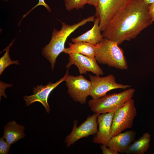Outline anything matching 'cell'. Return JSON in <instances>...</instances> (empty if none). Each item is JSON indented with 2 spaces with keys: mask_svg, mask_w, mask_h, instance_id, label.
Wrapping results in <instances>:
<instances>
[{
  "mask_svg": "<svg viewBox=\"0 0 154 154\" xmlns=\"http://www.w3.org/2000/svg\"><path fill=\"white\" fill-rule=\"evenodd\" d=\"M149 5L143 0H131L109 22L102 32L104 38L119 45L135 38L153 23L149 13Z\"/></svg>",
  "mask_w": 154,
  "mask_h": 154,
  "instance_id": "obj_1",
  "label": "cell"
},
{
  "mask_svg": "<svg viewBox=\"0 0 154 154\" xmlns=\"http://www.w3.org/2000/svg\"><path fill=\"white\" fill-rule=\"evenodd\" d=\"M95 19L94 16H92L71 25L61 22L62 27L60 30L54 29L50 42L42 50V54L50 62L52 70L54 68L57 57L63 52L68 37L79 27L88 22H94Z\"/></svg>",
  "mask_w": 154,
  "mask_h": 154,
  "instance_id": "obj_2",
  "label": "cell"
},
{
  "mask_svg": "<svg viewBox=\"0 0 154 154\" xmlns=\"http://www.w3.org/2000/svg\"><path fill=\"white\" fill-rule=\"evenodd\" d=\"M117 43L104 38L95 45V58L99 64L121 70L128 68L123 49Z\"/></svg>",
  "mask_w": 154,
  "mask_h": 154,
  "instance_id": "obj_3",
  "label": "cell"
},
{
  "mask_svg": "<svg viewBox=\"0 0 154 154\" xmlns=\"http://www.w3.org/2000/svg\"><path fill=\"white\" fill-rule=\"evenodd\" d=\"M135 92L133 88H128L119 93L106 95L97 99H92L88 102L91 110L98 114L115 112L132 99Z\"/></svg>",
  "mask_w": 154,
  "mask_h": 154,
  "instance_id": "obj_4",
  "label": "cell"
},
{
  "mask_svg": "<svg viewBox=\"0 0 154 154\" xmlns=\"http://www.w3.org/2000/svg\"><path fill=\"white\" fill-rule=\"evenodd\" d=\"M137 114L134 101L132 99L116 111L113 117L111 128L112 137L126 129L131 128Z\"/></svg>",
  "mask_w": 154,
  "mask_h": 154,
  "instance_id": "obj_5",
  "label": "cell"
},
{
  "mask_svg": "<svg viewBox=\"0 0 154 154\" xmlns=\"http://www.w3.org/2000/svg\"><path fill=\"white\" fill-rule=\"evenodd\" d=\"M91 82L90 95L92 99L100 98L106 95L111 90L121 89L124 90L130 87V85L118 83L114 76L110 74L105 77L89 74Z\"/></svg>",
  "mask_w": 154,
  "mask_h": 154,
  "instance_id": "obj_6",
  "label": "cell"
},
{
  "mask_svg": "<svg viewBox=\"0 0 154 154\" xmlns=\"http://www.w3.org/2000/svg\"><path fill=\"white\" fill-rule=\"evenodd\" d=\"M131 0H98L95 16L100 19L101 32L114 16Z\"/></svg>",
  "mask_w": 154,
  "mask_h": 154,
  "instance_id": "obj_7",
  "label": "cell"
},
{
  "mask_svg": "<svg viewBox=\"0 0 154 154\" xmlns=\"http://www.w3.org/2000/svg\"><path fill=\"white\" fill-rule=\"evenodd\" d=\"M98 115L94 113L93 115L88 116L86 120L78 127L77 121L75 120L74 121L72 130L65 139V143L67 147L73 145L81 138L96 134L98 130Z\"/></svg>",
  "mask_w": 154,
  "mask_h": 154,
  "instance_id": "obj_8",
  "label": "cell"
},
{
  "mask_svg": "<svg viewBox=\"0 0 154 154\" xmlns=\"http://www.w3.org/2000/svg\"><path fill=\"white\" fill-rule=\"evenodd\" d=\"M68 92L75 101L81 104L86 102L90 95L91 82L82 75L74 76L68 75L66 81Z\"/></svg>",
  "mask_w": 154,
  "mask_h": 154,
  "instance_id": "obj_9",
  "label": "cell"
},
{
  "mask_svg": "<svg viewBox=\"0 0 154 154\" xmlns=\"http://www.w3.org/2000/svg\"><path fill=\"white\" fill-rule=\"evenodd\" d=\"M69 75L67 70L64 76L59 80L54 83L49 82L45 85L37 86L33 88V94L24 96V100L26 102L27 106L36 102L41 103L44 107L46 112L49 113L50 108L48 102V96L52 91L61 83L65 81Z\"/></svg>",
  "mask_w": 154,
  "mask_h": 154,
  "instance_id": "obj_10",
  "label": "cell"
},
{
  "mask_svg": "<svg viewBox=\"0 0 154 154\" xmlns=\"http://www.w3.org/2000/svg\"><path fill=\"white\" fill-rule=\"evenodd\" d=\"M69 62L66 67L69 69L72 65L78 68L80 74H86L90 72L97 76L102 75L104 72L98 65L95 58L92 57L77 53L68 54Z\"/></svg>",
  "mask_w": 154,
  "mask_h": 154,
  "instance_id": "obj_11",
  "label": "cell"
},
{
  "mask_svg": "<svg viewBox=\"0 0 154 154\" xmlns=\"http://www.w3.org/2000/svg\"><path fill=\"white\" fill-rule=\"evenodd\" d=\"M115 112H111L98 115V128L93 142L97 144L106 145L112 138L111 130Z\"/></svg>",
  "mask_w": 154,
  "mask_h": 154,
  "instance_id": "obj_12",
  "label": "cell"
},
{
  "mask_svg": "<svg viewBox=\"0 0 154 154\" xmlns=\"http://www.w3.org/2000/svg\"><path fill=\"white\" fill-rule=\"evenodd\" d=\"M136 134L135 131L131 129L121 133L112 137L106 145L117 153H125L134 140Z\"/></svg>",
  "mask_w": 154,
  "mask_h": 154,
  "instance_id": "obj_13",
  "label": "cell"
},
{
  "mask_svg": "<svg viewBox=\"0 0 154 154\" xmlns=\"http://www.w3.org/2000/svg\"><path fill=\"white\" fill-rule=\"evenodd\" d=\"M100 22L99 18L96 17L92 28L82 35L72 38V42L73 43L86 42L95 45L100 43L104 37L101 33Z\"/></svg>",
  "mask_w": 154,
  "mask_h": 154,
  "instance_id": "obj_14",
  "label": "cell"
},
{
  "mask_svg": "<svg viewBox=\"0 0 154 154\" xmlns=\"http://www.w3.org/2000/svg\"><path fill=\"white\" fill-rule=\"evenodd\" d=\"M24 126L13 121L8 122L4 127L3 137L11 145L19 140L24 138Z\"/></svg>",
  "mask_w": 154,
  "mask_h": 154,
  "instance_id": "obj_15",
  "label": "cell"
},
{
  "mask_svg": "<svg viewBox=\"0 0 154 154\" xmlns=\"http://www.w3.org/2000/svg\"><path fill=\"white\" fill-rule=\"evenodd\" d=\"M69 47L65 48L63 52L69 54L77 53L92 57H95V45L88 42H81L68 43Z\"/></svg>",
  "mask_w": 154,
  "mask_h": 154,
  "instance_id": "obj_16",
  "label": "cell"
},
{
  "mask_svg": "<svg viewBox=\"0 0 154 154\" xmlns=\"http://www.w3.org/2000/svg\"><path fill=\"white\" fill-rule=\"evenodd\" d=\"M151 141L150 135L148 132L144 133L138 140L134 141L129 146L126 154H144L148 150Z\"/></svg>",
  "mask_w": 154,
  "mask_h": 154,
  "instance_id": "obj_17",
  "label": "cell"
},
{
  "mask_svg": "<svg viewBox=\"0 0 154 154\" xmlns=\"http://www.w3.org/2000/svg\"><path fill=\"white\" fill-rule=\"evenodd\" d=\"M12 42L6 48L5 52L0 58V75H1L4 70L8 66L12 64L18 65L19 64L17 60H11L9 55V48L12 45Z\"/></svg>",
  "mask_w": 154,
  "mask_h": 154,
  "instance_id": "obj_18",
  "label": "cell"
},
{
  "mask_svg": "<svg viewBox=\"0 0 154 154\" xmlns=\"http://www.w3.org/2000/svg\"><path fill=\"white\" fill-rule=\"evenodd\" d=\"M88 0H64L66 9L71 11L74 9H82L88 3Z\"/></svg>",
  "mask_w": 154,
  "mask_h": 154,
  "instance_id": "obj_19",
  "label": "cell"
},
{
  "mask_svg": "<svg viewBox=\"0 0 154 154\" xmlns=\"http://www.w3.org/2000/svg\"><path fill=\"white\" fill-rule=\"evenodd\" d=\"M11 145L7 142L3 137L0 138V154L9 153Z\"/></svg>",
  "mask_w": 154,
  "mask_h": 154,
  "instance_id": "obj_20",
  "label": "cell"
},
{
  "mask_svg": "<svg viewBox=\"0 0 154 154\" xmlns=\"http://www.w3.org/2000/svg\"><path fill=\"white\" fill-rule=\"evenodd\" d=\"M40 5H42L44 6L46 8V9L48 10V11L50 12L51 11V9L49 6L45 3L44 0H38V3L35 6H34L31 9V10L29 11L26 14L24 15H23V17L22 19L25 17H26L27 15H28V14L33 9L36 8L37 7Z\"/></svg>",
  "mask_w": 154,
  "mask_h": 154,
  "instance_id": "obj_21",
  "label": "cell"
},
{
  "mask_svg": "<svg viewBox=\"0 0 154 154\" xmlns=\"http://www.w3.org/2000/svg\"><path fill=\"white\" fill-rule=\"evenodd\" d=\"M100 148L103 154H119V153L115 151L108 147L106 145L102 144Z\"/></svg>",
  "mask_w": 154,
  "mask_h": 154,
  "instance_id": "obj_22",
  "label": "cell"
},
{
  "mask_svg": "<svg viewBox=\"0 0 154 154\" xmlns=\"http://www.w3.org/2000/svg\"><path fill=\"white\" fill-rule=\"evenodd\" d=\"M149 13L153 22H154V3L149 5Z\"/></svg>",
  "mask_w": 154,
  "mask_h": 154,
  "instance_id": "obj_23",
  "label": "cell"
},
{
  "mask_svg": "<svg viewBox=\"0 0 154 154\" xmlns=\"http://www.w3.org/2000/svg\"><path fill=\"white\" fill-rule=\"evenodd\" d=\"M98 0H88L87 4L93 5L96 8L98 5Z\"/></svg>",
  "mask_w": 154,
  "mask_h": 154,
  "instance_id": "obj_24",
  "label": "cell"
},
{
  "mask_svg": "<svg viewBox=\"0 0 154 154\" xmlns=\"http://www.w3.org/2000/svg\"><path fill=\"white\" fill-rule=\"evenodd\" d=\"M144 2L148 5L154 3V0H143Z\"/></svg>",
  "mask_w": 154,
  "mask_h": 154,
  "instance_id": "obj_25",
  "label": "cell"
},
{
  "mask_svg": "<svg viewBox=\"0 0 154 154\" xmlns=\"http://www.w3.org/2000/svg\"><path fill=\"white\" fill-rule=\"evenodd\" d=\"M4 0V1H8V0Z\"/></svg>",
  "mask_w": 154,
  "mask_h": 154,
  "instance_id": "obj_26",
  "label": "cell"
}]
</instances>
